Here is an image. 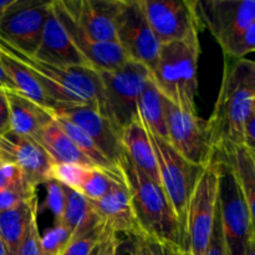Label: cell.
<instances>
[{"label":"cell","mask_w":255,"mask_h":255,"mask_svg":"<svg viewBox=\"0 0 255 255\" xmlns=\"http://www.w3.org/2000/svg\"><path fill=\"white\" fill-rule=\"evenodd\" d=\"M122 243L121 242H120L119 243V246H117V248H116V252H115V255H125L124 254V251H122Z\"/></svg>","instance_id":"48"},{"label":"cell","mask_w":255,"mask_h":255,"mask_svg":"<svg viewBox=\"0 0 255 255\" xmlns=\"http://www.w3.org/2000/svg\"><path fill=\"white\" fill-rule=\"evenodd\" d=\"M253 109L255 110V99H254V101H253Z\"/></svg>","instance_id":"53"},{"label":"cell","mask_w":255,"mask_h":255,"mask_svg":"<svg viewBox=\"0 0 255 255\" xmlns=\"http://www.w3.org/2000/svg\"><path fill=\"white\" fill-rule=\"evenodd\" d=\"M0 64H1L2 69L5 70L9 79L14 84L16 92L24 95L27 99L32 100L34 102L39 104L40 106L46 107V109L52 110V111L56 109L54 102L47 97V95L41 89L34 75L26 69V66L12 56H10L5 51H2L1 49H0Z\"/></svg>","instance_id":"24"},{"label":"cell","mask_w":255,"mask_h":255,"mask_svg":"<svg viewBox=\"0 0 255 255\" xmlns=\"http://www.w3.org/2000/svg\"><path fill=\"white\" fill-rule=\"evenodd\" d=\"M97 74L102 87L104 115L122 133L124 128L138 119L139 95L151 75L143 65L129 60L119 69Z\"/></svg>","instance_id":"6"},{"label":"cell","mask_w":255,"mask_h":255,"mask_svg":"<svg viewBox=\"0 0 255 255\" xmlns=\"http://www.w3.org/2000/svg\"><path fill=\"white\" fill-rule=\"evenodd\" d=\"M104 234L105 227L99 224L86 233L74 236L62 255H90L102 241Z\"/></svg>","instance_id":"32"},{"label":"cell","mask_w":255,"mask_h":255,"mask_svg":"<svg viewBox=\"0 0 255 255\" xmlns=\"http://www.w3.org/2000/svg\"><path fill=\"white\" fill-rule=\"evenodd\" d=\"M228 159L233 166L239 182H241L242 189H243L244 197H246L247 204H248L249 213H251L252 222H253V239L255 241V163L252 154L247 151L246 147H238L234 149L229 156L224 157Z\"/></svg>","instance_id":"27"},{"label":"cell","mask_w":255,"mask_h":255,"mask_svg":"<svg viewBox=\"0 0 255 255\" xmlns=\"http://www.w3.org/2000/svg\"><path fill=\"white\" fill-rule=\"evenodd\" d=\"M167 141L182 157L196 166L207 167L216 157L207 121L198 114L179 109L163 97Z\"/></svg>","instance_id":"9"},{"label":"cell","mask_w":255,"mask_h":255,"mask_svg":"<svg viewBox=\"0 0 255 255\" xmlns=\"http://www.w3.org/2000/svg\"><path fill=\"white\" fill-rule=\"evenodd\" d=\"M64 189L66 202H65L64 216L59 223L65 224L75 233V231L91 216L92 209L90 202L80 192L66 186H64Z\"/></svg>","instance_id":"29"},{"label":"cell","mask_w":255,"mask_h":255,"mask_svg":"<svg viewBox=\"0 0 255 255\" xmlns=\"http://www.w3.org/2000/svg\"><path fill=\"white\" fill-rule=\"evenodd\" d=\"M219 166L218 211L228 255H246L254 236L253 222L241 182L231 162L216 156Z\"/></svg>","instance_id":"5"},{"label":"cell","mask_w":255,"mask_h":255,"mask_svg":"<svg viewBox=\"0 0 255 255\" xmlns=\"http://www.w3.org/2000/svg\"><path fill=\"white\" fill-rule=\"evenodd\" d=\"M0 158L15 164L24 182L35 188L52 179L54 162L32 137L7 131L0 136Z\"/></svg>","instance_id":"14"},{"label":"cell","mask_w":255,"mask_h":255,"mask_svg":"<svg viewBox=\"0 0 255 255\" xmlns=\"http://www.w3.org/2000/svg\"><path fill=\"white\" fill-rule=\"evenodd\" d=\"M247 151L251 154H255V110L251 112L244 126V143Z\"/></svg>","instance_id":"40"},{"label":"cell","mask_w":255,"mask_h":255,"mask_svg":"<svg viewBox=\"0 0 255 255\" xmlns=\"http://www.w3.org/2000/svg\"><path fill=\"white\" fill-rule=\"evenodd\" d=\"M24 182L21 172L15 164L0 158V191Z\"/></svg>","instance_id":"38"},{"label":"cell","mask_w":255,"mask_h":255,"mask_svg":"<svg viewBox=\"0 0 255 255\" xmlns=\"http://www.w3.org/2000/svg\"><path fill=\"white\" fill-rule=\"evenodd\" d=\"M37 198L0 213V237L6 255H19L32 218L37 216Z\"/></svg>","instance_id":"22"},{"label":"cell","mask_w":255,"mask_h":255,"mask_svg":"<svg viewBox=\"0 0 255 255\" xmlns=\"http://www.w3.org/2000/svg\"><path fill=\"white\" fill-rule=\"evenodd\" d=\"M0 49L26 66L50 100L62 105H89L104 115L102 87L97 71L92 69H62L26 55L0 37Z\"/></svg>","instance_id":"2"},{"label":"cell","mask_w":255,"mask_h":255,"mask_svg":"<svg viewBox=\"0 0 255 255\" xmlns=\"http://www.w3.org/2000/svg\"><path fill=\"white\" fill-rule=\"evenodd\" d=\"M122 144H124L125 152H126V156L128 157L129 161L137 168L141 169L144 174H147L149 178L161 183L153 146H152L146 127H144L139 116L136 121H133L126 128H124V131H122Z\"/></svg>","instance_id":"21"},{"label":"cell","mask_w":255,"mask_h":255,"mask_svg":"<svg viewBox=\"0 0 255 255\" xmlns=\"http://www.w3.org/2000/svg\"><path fill=\"white\" fill-rule=\"evenodd\" d=\"M174 255H191V253L188 251H176Z\"/></svg>","instance_id":"50"},{"label":"cell","mask_w":255,"mask_h":255,"mask_svg":"<svg viewBox=\"0 0 255 255\" xmlns=\"http://www.w3.org/2000/svg\"><path fill=\"white\" fill-rule=\"evenodd\" d=\"M90 167L81 164H57L52 171V178L69 188L79 191L85 173Z\"/></svg>","instance_id":"35"},{"label":"cell","mask_w":255,"mask_h":255,"mask_svg":"<svg viewBox=\"0 0 255 255\" xmlns=\"http://www.w3.org/2000/svg\"><path fill=\"white\" fill-rule=\"evenodd\" d=\"M40 238H41V234H40L39 224H37V216H35L27 228L19 255H41Z\"/></svg>","instance_id":"36"},{"label":"cell","mask_w":255,"mask_h":255,"mask_svg":"<svg viewBox=\"0 0 255 255\" xmlns=\"http://www.w3.org/2000/svg\"><path fill=\"white\" fill-rule=\"evenodd\" d=\"M252 157H253V161H254V163H255V154H252Z\"/></svg>","instance_id":"52"},{"label":"cell","mask_w":255,"mask_h":255,"mask_svg":"<svg viewBox=\"0 0 255 255\" xmlns=\"http://www.w3.org/2000/svg\"><path fill=\"white\" fill-rule=\"evenodd\" d=\"M90 206L107 232L126 234L131 238L141 236L126 183H122L100 201L90 202Z\"/></svg>","instance_id":"19"},{"label":"cell","mask_w":255,"mask_h":255,"mask_svg":"<svg viewBox=\"0 0 255 255\" xmlns=\"http://www.w3.org/2000/svg\"><path fill=\"white\" fill-rule=\"evenodd\" d=\"M74 237V232L62 223H54L40 238L41 255H62Z\"/></svg>","instance_id":"30"},{"label":"cell","mask_w":255,"mask_h":255,"mask_svg":"<svg viewBox=\"0 0 255 255\" xmlns=\"http://www.w3.org/2000/svg\"><path fill=\"white\" fill-rule=\"evenodd\" d=\"M203 29H208L222 50L255 20V0H197Z\"/></svg>","instance_id":"13"},{"label":"cell","mask_w":255,"mask_h":255,"mask_svg":"<svg viewBox=\"0 0 255 255\" xmlns=\"http://www.w3.org/2000/svg\"><path fill=\"white\" fill-rule=\"evenodd\" d=\"M0 90H2V91H16L14 84L9 79L5 70L2 69L1 64H0Z\"/></svg>","instance_id":"45"},{"label":"cell","mask_w":255,"mask_h":255,"mask_svg":"<svg viewBox=\"0 0 255 255\" xmlns=\"http://www.w3.org/2000/svg\"><path fill=\"white\" fill-rule=\"evenodd\" d=\"M149 246H151L152 253L153 255H174L176 254V249L171 248L168 246H163V244L158 243H151L148 242Z\"/></svg>","instance_id":"44"},{"label":"cell","mask_w":255,"mask_h":255,"mask_svg":"<svg viewBox=\"0 0 255 255\" xmlns=\"http://www.w3.org/2000/svg\"><path fill=\"white\" fill-rule=\"evenodd\" d=\"M255 52V20L226 49L223 54L229 59H244L248 54Z\"/></svg>","instance_id":"34"},{"label":"cell","mask_w":255,"mask_h":255,"mask_svg":"<svg viewBox=\"0 0 255 255\" xmlns=\"http://www.w3.org/2000/svg\"><path fill=\"white\" fill-rule=\"evenodd\" d=\"M10 131V114L5 91L0 90V136Z\"/></svg>","instance_id":"42"},{"label":"cell","mask_w":255,"mask_h":255,"mask_svg":"<svg viewBox=\"0 0 255 255\" xmlns=\"http://www.w3.org/2000/svg\"><path fill=\"white\" fill-rule=\"evenodd\" d=\"M218 159L206 167L194 188L186 219V244L191 255H204L218 208Z\"/></svg>","instance_id":"8"},{"label":"cell","mask_w":255,"mask_h":255,"mask_svg":"<svg viewBox=\"0 0 255 255\" xmlns=\"http://www.w3.org/2000/svg\"><path fill=\"white\" fill-rule=\"evenodd\" d=\"M246 255H255V241L254 239H252V242L249 243L248 249H247V252H246Z\"/></svg>","instance_id":"47"},{"label":"cell","mask_w":255,"mask_h":255,"mask_svg":"<svg viewBox=\"0 0 255 255\" xmlns=\"http://www.w3.org/2000/svg\"><path fill=\"white\" fill-rule=\"evenodd\" d=\"M77 26L95 41H116L121 0H60Z\"/></svg>","instance_id":"16"},{"label":"cell","mask_w":255,"mask_h":255,"mask_svg":"<svg viewBox=\"0 0 255 255\" xmlns=\"http://www.w3.org/2000/svg\"><path fill=\"white\" fill-rule=\"evenodd\" d=\"M44 186L46 187V197H45L44 207L52 214L55 223H59L62 219V216H64L65 202H66L64 184L52 178L47 181Z\"/></svg>","instance_id":"33"},{"label":"cell","mask_w":255,"mask_h":255,"mask_svg":"<svg viewBox=\"0 0 255 255\" xmlns=\"http://www.w3.org/2000/svg\"><path fill=\"white\" fill-rule=\"evenodd\" d=\"M99 251H100V244L96 247V248L94 249V251L91 252V254H90V255H99Z\"/></svg>","instance_id":"51"},{"label":"cell","mask_w":255,"mask_h":255,"mask_svg":"<svg viewBox=\"0 0 255 255\" xmlns=\"http://www.w3.org/2000/svg\"><path fill=\"white\" fill-rule=\"evenodd\" d=\"M34 56L46 64L62 69H91L65 31L52 6L42 31L41 41Z\"/></svg>","instance_id":"18"},{"label":"cell","mask_w":255,"mask_h":255,"mask_svg":"<svg viewBox=\"0 0 255 255\" xmlns=\"http://www.w3.org/2000/svg\"><path fill=\"white\" fill-rule=\"evenodd\" d=\"M10 114V131L35 137L41 129L55 121L52 110L40 106L16 91H5Z\"/></svg>","instance_id":"20"},{"label":"cell","mask_w":255,"mask_h":255,"mask_svg":"<svg viewBox=\"0 0 255 255\" xmlns=\"http://www.w3.org/2000/svg\"><path fill=\"white\" fill-rule=\"evenodd\" d=\"M120 171L131 196L139 234L151 243L187 251L183 228L161 183L137 168L126 154L120 162Z\"/></svg>","instance_id":"1"},{"label":"cell","mask_w":255,"mask_h":255,"mask_svg":"<svg viewBox=\"0 0 255 255\" xmlns=\"http://www.w3.org/2000/svg\"><path fill=\"white\" fill-rule=\"evenodd\" d=\"M122 183H125V179L121 171L110 172L97 167H90L77 192H80L87 201L96 202L111 193Z\"/></svg>","instance_id":"28"},{"label":"cell","mask_w":255,"mask_h":255,"mask_svg":"<svg viewBox=\"0 0 255 255\" xmlns=\"http://www.w3.org/2000/svg\"><path fill=\"white\" fill-rule=\"evenodd\" d=\"M204 255H228V253H227L226 242H224L223 231H222L221 217H219L218 208H217L214 226L213 229H212L211 238H209L208 247H207Z\"/></svg>","instance_id":"37"},{"label":"cell","mask_w":255,"mask_h":255,"mask_svg":"<svg viewBox=\"0 0 255 255\" xmlns=\"http://www.w3.org/2000/svg\"><path fill=\"white\" fill-rule=\"evenodd\" d=\"M45 149L55 166L57 164H81V166L95 167L87 157L80 152L69 138L66 133L57 125L56 120L45 127L35 137H32Z\"/></svg>","instance_id":"23"},{"label":"cell","mask_w":255,"mask_h":255,"mask_svg":"<svg viewBox=\"0 0 255 255\" xmlns=\"http://www.w3.org/2000/svg\"><path fill=\"white\" fill-rule=\"evenodd\" d=\"M146 129L156 154L161 186L166 192L186 236V219L189 201L206 167L191 163L182 157L167 139L152 133L147 127Z\"/></svg>","instance_id":"7"},{"label":"cell","mask_w":255,"mask_h":255,"mask_svg":"<svg viewBox=\"0 0 255 255\" xmlns=\"http://www.w3.org/2000/svg\"><path fill=\"white\" fill-rule=\"evenodd\" d=\"M51 6L52 1L12 0L0 17V37L19 51L34 56Z\"/></svg>","instance_id":"12"},{"label":"cell","mask_w":255,"mask_h":255,"mask_svg":"<svg viewBox=\"0 0 255 255\" xmlns=\"http://www.w3.org/2000/svg\"><path fill=\"white\" fill-rule=\"evenodd\" d=\"M116 41L127 60L143 65L149 72L156 66L162 45L152 31L139 0H121Z\"/></svg>","instance_id":"10"},{"label":"cell","mask_w":255,"mask_h":255,"mask_svg":"<svg viewBox=\"0 0 255 255\" xmlns=\"http://www.w3.org/2000/svg\"><path fill=\"white\" fill-rule=\"evenodd\" d=\"M0 255H6V253H5L4 243H2V239H1V237H0Z\"/></svg>","instance_id":"49"},{"label":"cell","mask_w":255,"mask_h":255,"mask_svg":"<svg viewBox=\"0 0 255 255\" xmlns=\"http://www.w3.org/2000/svg\"><path fill=\"white\" fill-rule=\"evenodd\" d=\"M139 4L161 45L199 36L203 30L197 1L139 0Z\"/></svg>","instance_id":"11"},{"label":"cell","mask_w":255,"mask_h":255,"mask_svg":"<svg viewBox=\"0 0 255 255\" xmlns=\"http://www.w3.org/2000/svg\"><path fill=\"white\" fill-rule=\"evenodd\" d=\"M138 116L144 126L152 132L157 134L161 138L167 139V127H166V117H164V107H163V96L151 77L144 85L141 95H139L138 104Z\"/></svg>","instance_id":"25"},{"label":"cell","mask_w":255,"mask_h":255,"mask_svg":"<svg viewBox=\"0 0 255 255\" xmlns=\"http://www.w3.org/2000/svg\"><path fill=\"white\" fill-rule=\"evenodd\" d=\"M129 254L131 255H153L148 241H147L146 238H143L142 236L132 237V246H131V251H129Z\"/></svg>","instance_id":"43"},{"label":"cell","mask_w":255,"mask_h":255,"mask_svg":"<svg viewBox=\"0 0 255 255\" xmlns=\"http://www.w3.org/2000/svg\"><path fill=\"white\" fill-rule=\"evenodd\" d=\"M119 243L120 239L119 237H117V234L107 232L106 229H105L104 238L100 242L99 255H115V252H116Z\"/></svg>","instance_id":"41"},{"label":"cell","mask_w":255,"mask_h":255,"mask_svg":"<svg viewBox=\"0 0 255 255\" xmlns=\"http://www.w3.org/2000/svg\"><path fill=\"white\" fill-rule=\"evenodd\" d=\"M35 198H37L36 188L27 184L26 182H21L16 186L1 189L0 191V213Z\"/></svg>","instance_id":"31"},{"label":"cell","mask_w":255,"mask_h":255,"mask_svg":"<svg viewBox=\"0 0 255 255\" xmlns=\"http://www.w3.org/2000/svg\"><path fill=\"white\" fill-rule=\"evenodd\" d=\"M199 36L161 46L158 60L149 75L162 96L191 114H198V60Z\"/></svg>","instance_id":"4"},{"label":"cell","mask_w":255,"mask_h":255,"mask_svg":"<svg viewBox=\"0 0 255 255\" xmlns=\"http://www.w3.org/2000/svg\"><path fill=\"white\" fill-rule=\"evenodd\" d=\"M52 9L64 26L65 31L80 54L89 62L90 67L97 72L111 71L124 66L128 60L117 42H100L85 34L69 12L64 9L60 0L52 1Z\"/></svg>","instance_id":"17"},{"label":"cell","mask_w":255,"mask_h":255,"mask_svg":"<svg viewBox=\"0 0 255 255\" xmlns=\"http://www.w3.org/2000/svg\"><path fill=\"white\" fill-rule=\"evenodd\" d=\"M233 61L242 81L255 99V61L247 59H233Z\"/></svg>","instance_id":"39"},{"label":"cell","mask_w":255,"mask_h":255,"mask_svg":"<svg viewBox=\"0 0 255 255\" xmlns=\"http://www.w3.org/2000/svg\"><path fill=\"white\" fill-rule=\"evenodd\" d=\"M12 2V0H0V17L2 16V14L5 12V10L10 6V4Z\"/></svg>","instance_id":"46"},{"label":"cell","mask_w":255,"mask_h":255,"mask_svg":"<svg viewBox=\"0 0 255 255\" xmlns=\"http://www.w3.org/2000/svg\"><path fill=\"white\" fill-rule=\"evenodd\" d=\"M52 112L55 116L69 119L70 121L81 127L97 144L100 151L107 157V159L120 169V162L126 152L122 144L121 131L115 126L109 117L102 115L96 107L89 105H62L56 107Z\"/></svg>","instance_id":"15"},{"label":"cell","mask_w":255,"mask_h":255,"mask_svg":"<svg viewBox=\"0 0 255 255\" xmlns=\"http://www.w3.org/2000/svg\"><path fill=\"white\" fill-rule=\"evenodd\" d=\"M254 96L237 72L233 59L226 57L223 77L212 115L207 120L216 156L227 157L244 143V126L253 111Z\"/></svg>","instance_id":"3"},{"label":"cell","mask_w":255,"mask_h":255,"mask_svg":"<svg viewBox=\"0 0 255 255\" xmlns=\"http://www.w3.org/2000/svg\"><path fill=\"white\" fill-rule=\"evenodd\" d=\"M55 120H56L57 125L61 127L62 131L69 136V138L74 142L75 146L80 149V152L85 157H87L95 167L105 169V171L120 172V169L107 159V157L100 151L97 144L90 138L89 134L81 127H79L76 124L70 121L69 119H65V117L61 116H55Z\"/></svg>","instance_id":"26"}]
</instances>
